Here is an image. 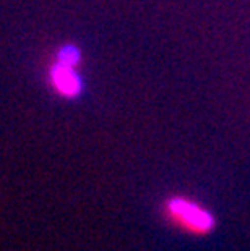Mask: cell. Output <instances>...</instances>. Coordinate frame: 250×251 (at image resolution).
<instances>
[{"label":"cell","instance_id":"3","mask_svg":"<svg viewBox=\"0 0 250 251\" xmlns=\"http://www.w3.org/2000/svg\"><path fill=\"white\" fill-rule=\"evenodd\" d=\"M82 49L77 44H72V42H67L58 47V50L56 52V60L60 63H65V65H72V67H78L82 63Z\"/></svg>","mask_w":250,"mask_h":251},{"label":"cell","instance_id":"2","mask_svg":"<svg viewBox=\"0 0 250 251\" xmlns=\"http://www.w3.org/2000/svg\"><path fill=\"white\" fill-rule=\"evenodd\" d=\"M47 79L54 93L63 99H77L84 89V81L78 72V67L65 65L57 60L52 62L49 67Z\"/></svg>","mask_w":250,"mask_h":251},{"label":"cell","instance_id":"1","mask_svg":"<svg viewBox=\"0 0 250 251\" xmlns=\"http://www.w3.org/2000/svg\"><path fill=\"white\" fill-rule=\"evenodd\" d=\"M163 214L171 226L192 237H206L216 228L215 214L190 196H169L163 202Z\"/></svg>","mask_w":250,"mask_h":251}]
</instances>
